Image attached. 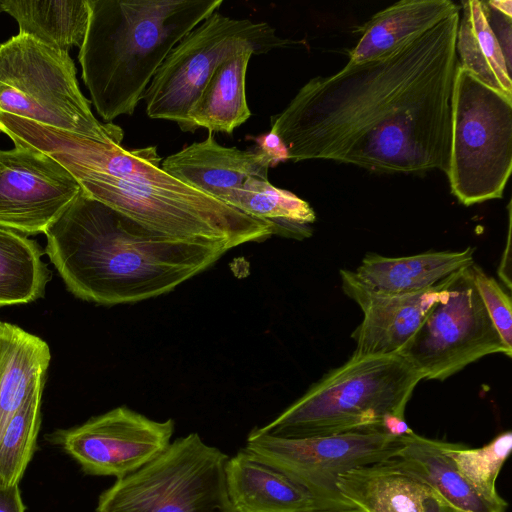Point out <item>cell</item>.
Returning <instances> with one entry per match:
<instances>
[{"label":"cell","instance_id":"6da1fadb","mask_svg":"<svg viewBox=\"0 0 512 512\" xmlns=\"http://www.w3.org/2000/svg\"><path fill=\"white\" fill-rule=\"evenodd\" d=\"M459 18L456 12L382 57L305 83L271 117L288 160L446 173Z\"/></svg>","mask_w":512,"mask_h":512},{"label":"cell","instance_id":"7a4b0ae2","mask_svg":"<svg viewBox=\"0 0 512 512\" xmlns=\"http://www.w3.org/2000/svg\"><path fill=\"white\" fill-rule=\"evenodd\" d=\"M45 235V251L67 289L77 298L101 305L166 294L229 250L219 243L151 231L82 188Z\"/></svg>","mask_w":512,"mask_h":512},{"label":"cell","instance_id":"3957f363","mask_svg":"<svg viewBox=\"0 0 512 512\" xmlns=\"http://www.w3.org/2000/svg\"><path fill=\"white\" fill-rule=\"evenodd\" d=\"M78 59L91 102L105 121L132 115L174 46L223 0H87Z\"/></svg>","mask_w":512,"mask_h":512},{"label":"cell","instance_id":"277c9868","mask_svg":"<svg viewBox=\"0 0 512 512\" xmlns=\"http://www.w3.org/2000/svg\"><path fill=\"white\" fill-rule=\"evenodd\" d=\"M156 146L124 149L114 176H74L82 190L143 227L181 240L219 243L229 250L278 234L274 223L251 217L174 178Z\"/></svg>","mask_w":512,"mask_h":512},{"label":"cell","instance_id":"5b68a950","mask_svg":"<svg viewBox=\"0 0 512 512\" xmlns=\"http://www.w3.org/2000/svg\"><path fill=\"white\" fill-rule=\"evenodd\" d=\"M419 372L400 354L352 355L327 372L261 432L283 438L379 431L406 434L405 408Z\"/></svg>","mask_w":512,"mask_h":512},{"label":"cell","instance_id":"8992f818","mask_svg":"<svg viewBox=\"0 0 512 512\" xmlns=\"http://www.w3.org/2000/svg\"><path fill=\"white\" fill-rule=\"evenodd\" d=\"M90 104L68 52L20 33L0 45V113L121 144V127L100 122Z\"/></svg>","mask_w":512,"mask_h":512},{"label":"cell","instance_id":"52a82bcc","mask_svg":"<svg viewBox=\"0 0 512 512\" xmlns=\"http://www.w3.org/2000/svg\"><path fill=\"white\" fill-rule=\"evenodd\" d=\"M512 171V99L458 64L451 94L446 175L452 194L470 206L500 199Z\"/></svg>","mask_w":512,"mask_h":512},{"label":"cell","instance_id":"ba28073f","mask_svg":"<svg viewBox=\"0 0 512 512\" xmlns=\"http://www.w3.org/2000/svg\"><path fill=\"white\" fill-rule=\"evenodd\" d=\"M229 457L197 433L174 440L99 497L96 512H238L226 485Z\"/></svg>","mask_w":512,"mask_h":512},{"label":"cell","instance_id":"9c48e42d","mask_svg":"<svg viewBox=\"0 0 512 512\" xmlns=\"http://www.w3.org/2000/svg\"><path fill=\"white\" fill-rule=\"evenodd\" d=\"M299 42L281 38L266 22L214 12L170 51L142 99L152 119L173 121L185 131L187 114L219 65L244 51L267 53Z\"/></svg>","mask_w":512,"mask_h":512},{"label":"cell","instance_id":"30bf717a","mask_svg":"<svg viewBox=\"0 0 512 512\" xmlns=\"http://www.w3.org/2000/svg\"><path fill=\"white\" fill-rule=\"evenodd\" d=\"M495 353L512 356L484 307L469 266L447 278L439 300L399 354L422 379L444 381Z\"/></svg>","mask_w":512,"mask_h":512},{"label":"cell","instance_id":"8fae6325","mask_svg":"<svg viewBox=\"0 0 512 512\" xmlns=\"http://www.w3.org/2000/svg\"><path fill=\"white\" fill-rule=\"evenodd\" d=\"M401 445L402 436L379 431L283 438L254 428L245 448L304 488L321 510H351L357 508L339 494L338 477L353 468L389 460Z\"/></svg>","mask_w":512,"mask_h":512},{"label":"cell","instance_id":"7c38bea8","mask_svg":"<svg viewBox=\"0 0 512 512\" xmlns=\"http://www.w3.org/2000/svg\"><path fill=\"white\" fill-rule=\"evenodd\" d=\"M174 421L152 420L128 407L114 408L80 426L54 433L53 441L90 475L126 477L171 443Z\"/></svg>","mask_w":512,"mask_h":512},{"label":"cell","instance_id":"4fadbf2b","mask_svg":"<svg viewBox=\"0 0 512 512\" xmlns=\"http://www.w3.org/2000/svg\"><path fill=\"white\" fill-rule=\"evenodd\" d=\"M81 190L73 175L31 147L0 149V226L24 235L45 233Z\"/></svg>","mask_w":512,"mask_h":512},{"label":"cell","instance_id":"5bb4252c","mask_svg":"<svg viewBox=\"0 0 512 512\" xmlns=\"http://www.w3.org/2000/svg\"><path fill=\"white\" fill-rule=\"evenodd\" d=\"M340 276L343 292L363 312L351 335L356 343L352 355L358 357L399 354L439 300L448 278L420 293L382 295L363 287L353 271L341 269Z\"/></svg>","mask_w":512,"mask_h":512},{"label":"cell","instance_id":"9a60e30c","mask_svg":"<svg viewBox=\"0 0 512 512\" xmlns=\"http://www.w3.org/2000/svg\"><path fill=\"white\" fill-rule=\"evenodd\" d=\"M273 166L274 162L263 151L223 146L212 132L203 141L184 147L161 163L162 169L174 178L221 202L249 177L268 179V170Z\"/></svg>","mask_w":512,"mask_h":512},{"label":"cell","instance_id":"2e32d148","mask_svg":"<svg viewBox=\"0 0 512 512\" xmlns=\"http://www.w3.org/2000/svg\"><path fill=\"white\" fill-rule=\"evenodd\" d=\"M229 498L238 512H309L316 500L282 471L246 448L225 467Z\"/></svg>","mask_w":512,"mask_h":512},{"label":"cell","instance_id":"e0dca14e","mask_svg":"<svg viewBox=\"0 0 512 512\" xmlns=\"http://www.w3.org/2000/svg\"><path fill=\"white\" fill-rule=\"evenodd\" d=\"M474 251L467 247L462 251H431L405 257L367 253L353 275L363 287L377 294H416L474 264Z\"/></svg>","mask_w":512,"mask_h":512},{"label":"cell","instance_id":"ac0fdd59","mask_svg":"<svg viewBox=\"0 0 512 512\" xmlns=\"http://www.w3.org/2000/svg\"><path fill=\"white\" fill-rule=\"evenodd\" d=\"M447 443L412 431L402 436L401 447L388 461L460 512H506L508 506L484 498L457 470L445 452Z\"/></svg>","mask_w":512,"mask_h":512},{"label":"cell","instance_id":"d6986e66","mask_svg":"<svg viewBox=\"0 0 512 512\" xmlns=\"http://www.w3.org/2000/svg\"><path fill=\"white\" fill-rule=\"evenodd\" d=\"M456 35L458 64L481 83L512 99L511 58L496 33L486 1L462 3Z\"/></svg>","mask_w":512,"mask_h":512},{"label":"cell","instance_id":"ffe728a7","mask_svg":"<svg viewBox=\"0 0 512 512\" xmlns=\"http://www.w3.org/2000/svg\"><path fill=\"white\" fill-rule=\"evenodd\" d=\"M450 0H401L374 14L359 27L361 37L350 52L349 62L359 63L382 57L459 12Z\"/></svg>","mask_w":512,"mask_h":512},{"label":"cell","instance_id":"44dd1931","mask_svg":"<svg viewBox=\"0 0 512 512\" xmlns=\"http://www.w3.org/2000/svg\"><path fill=\"white\" fill-rule=\"evenodd\" d=\"M50 349L41 338L5 323L0 349V437L11 418L43 389Z\"/></svg>","mask_w":512,"mask_h":512},{"label":"cell","instance_id":"7402d4cb","mask_svg":"<svg viewBox=\"0 0 512 512\" xmlns=\"http://www.w3.org/2000/svg\"><path fill=\"white\" fill-rule=\"evenodd\" d=\"M339 494L364 512H423L434 493L388 460L353 468L336 482Z\"/></svg>","mask_w":512,"mask_h":512},{"label":"cell","instance_id":"603a6c76","mask_svg":"<svg viewBox=\"0 0 512 512\" xmlns=\"http://www.w3.org/2000/svg\"><path fill=\"white\" fill-rule=\"evenodd\" d=\"M253 55L240 52L217 67L188 111L185 132L205 128L231 134L250 118L246 73Z\"/></svg>","mask_w":512,"mask_h":512},{"label":"cell","instance_id":"cb8c5ba5","mask_svg":"<svg viewBox=\"0 0 512 512\" xmlns=\"http://www.w3.org/2000/svg\"><path fill=\"white\" fill-rule=\"evenodd\" d=\"M0 4L17 21L20 34L65 52L83 44L90 17L87 0H0Z\"/></svg>","mask_w":512,"mask_h":512},{"label":"cell","instance_id":"d4e9b609","mask_svg":"<svg viewBox=\"0 0 512 512\" xmlns=\"http://www.w3.org/2000/svg\"><path fill=\"white\" fill-rule=\"evenodd\" d=\"M223 203L257 219L267 220L279 234L307 237L308 224L315 221V212L308 202L294 193L278 188L268 179L249 177L241 187L231 190Z\"/></svg>","mask_w":512,"mask_h":512},{"label":"cell","instance_id":"484cf974","mask_svg":"<svg viewBox=\"0 0 512 512\" xmlns=\"http://www.w3.org/2000/svg\"><path fill=\"white\" fill-rule=\"evenodd\" d=\"M39 245L25 235L0 226V307L42 297L51 272Z\"/></svg>","mask_w":512,"mask_h":512},{"label":"cell","instance_id":"4316f807","mask_svg":"<svg viewBox=\"0 0 512 512\" xmlns=\"http://www.w3.org/2000/svg\"><path fill=\"white\" fill-rule=\"evenodd\" d=\"M512 451V432L504 431L479 448L447 443L445 452L457 470L487 500L499 505L508 503L499 495L496 482Z\"/></svg>","mask_w":512,"mask_h":512},{"label":"cell","instance_id":"83f0119b","mask_svg":"<svg viewBox=\"0 0 512 512\" xmlns=\"http://www.w3.org/2000/svg\"><path fill=\"white\" fill-rule=\"evenodd\" d=\"M42 390L11 418L0 437V486L18 485L33 456L41 423Z\"/></svg>","mask_w":512,"mask_h":512},{"label":"cell","instance_id":"f1b7e54d","mask_svg":"<svg viewBox=\"0 0 512 512\" xmlns=\"http://www.w3.org/2000/svg\"><path fill=\"white\" fill-rule=\"evenodd\" d=\"M470 272L484 307L507 349L512 352L511 298L498 282L476 264Z\"/></svg>","mask_w":512,"mask_h":512},{"label":"cell","instance_id":"f546056e","mask_svg":"<svg viewBox=\"0 0 512 512\" xmlns=\"http://www.w3.org/2000/svg\"><path fill=\"white\" fill-rule=\"evenodd\" d=\"M0 512H25L18 485L0 486Z\"/></svg>","mask_w":512,"mask_h":512},{"label":"cell","instance_id":"4dcf8cb0","mask_svg":"<svg viewBox=\"0 0 512 512\" xmlns=\"http://www.w3.org/2000/svg\"><path fill=\"white\" fill-rule=\"evenodd\" d=\"M423 512H460L446 503L435 493L429 495L423 503Z\"/></svg>","mask_w":512,"mask_h":512},{"label":"cell","instance_id":"1f68e13d","mask_svg":"<svg viewBox=\"0 0 512 512\" xmlns=\"http://www.w3.org/2000/svg\"><path fill=\"white\" fill-rule=\"evenodd\" d=\"M511 254H510V221L506 249L503 254L501 264L499 266V276L504 284L510 289L511 288Z\"/></svg>","mask_w":512,"mask_h":512},{"label":"cell","instance_id":"d6a6232c","mask_svg":"<svg viewBox=\"0 0 512 512\" xmlns=\"http://www.w3.org/2000/svg\"><path fill=\"white\" fill-rule=\"evenodd\" d=\"M487 4L500 14L505 15L508 18L512 17V2L510 0H491L487 1Z\"/></svg>","mask_w":512,"mask_h":512},{"label":"cell","instance_id":"836d02e7","mask_svg":"<svg viewBox=\"0 0 512 512\" xmlns=\"http://www.w3.org/2000/svg\"><path fill=\"white\" fill-rule=\"evenodd\" d=\"M309 512H364L360 509H351V510H313Z\"/></svg>","mask_w":512,"mask_h":512},{"label":"cell","instance_id":"e575fe53","mask_svg":"<svg viewBox=\"0 0 512 512\" xmlns=\"http://www.w3.org/2000/svg\"><path fill=\"white\" fill-rule=\"evenodd\" d=\"M4 329H5V323L0 321V349L2 346V342H3Z\"/></svg>","mask_w":512,"mask_h":512},{"label":"cell","instance_id":"d590c367","mask_svg":"<svg viewBox=\"0 0 512 512\" xmlns=\"http://www.w3.org/2000/svg\"><path fill=\"white\" fill-rule=\"evenodd\" d=\"M2 12H3V11H2V7H1V4H0V14H1Z\"/></svg>","mask_w":512,"mask_h":512}]
</instances>
